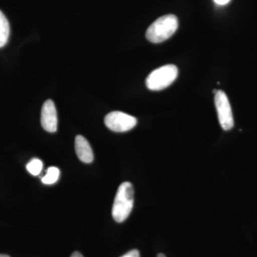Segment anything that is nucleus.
Here are the masks:
<instances>
[{
  "mask_svg": "<svg viewBox=\"0 0 257 257\" xmlns=\"http://www.w3.org/2000/svg\"><path fill=\"white\" fill-rule=\"evenodd\" d=\"M43 164L41 160L39 159H32L31 161L27 165V170L31 175L37 176L40 175L42 172Z\"/></svg>",
  "mask_w": 257,
  "mask_h": 257,
  "instance_id": "nucleus-10",
  "label": "nucleus"
},
{
  "mask_svg": "<svg viewBox=\"0 0 257 257\" xmlns=\"http://www.w3.org/2000/svg\"><path fill=\"white\" fill-rule=\"evenodd\" d=\"M121 257H140V252L138 250L133 249L132 251H128V252L125 253L124 255Z\"/></svg>",
  "mask_w": 257,
  "mask_h": 257,
  "instance_id": "nucleus-11",
  "label": "nucleus"
},
{
  "mask_svg": "<svg viewBox=\"0 0 257 257\" xmlns=\"http://www.w3.org/2000/svg\"><path fill=\"white\" fill-rule=\"evenodd\" d=\"M60 170L57 167H51L47 171L46 175L42 177V181L45 184H53L58 180Z\"/></svg>",
  "mask_w": 257,
  "mask_h": 257,
  "instance_id": "nucleus-9",
  "label": "nucleus"
},
{
  "mask_svg": "<svg viewBox=\"0 0 257 257\" xmlns=\"http://www.w3.org/2000/svg\"><path fill=\"white\" fill-rule=\"evenodd\" d=\"M41 124L44 130L48 133H54L57 132L58 124L57 109L55 103L51 99L45 101L42 106Z\"/></svg>",
  "mask_w": 257,
  "mask_h": 257,
  "instance_id": "nucleus-6",
  "label": "nucleus"
},
{
  "mask_svg": "<svg viewBox=\"0 0 257 257\" xmlns=\"http://www.w3.org/2000/svg\"><path fill=\"white\" fill-rule=\"evenodd\" d=\"M230 1H231V0H214V3H215L216 5H220V6L227 5Z\"/></svg>",
  "mask_w": 257,
  "mask_h": 257,
  "instance_id": "nucleus-12",
  "label": "nucleus"
},
{
  "mask_svg": "<svg viewBox=\"0 0 257 257\" xmlns=\"http://www.w3.org/2000/svg\"><path fill=\"white\" fill-rule=\"evenodd\" d=\"M104 123L111 131L115 133H125L133 130L136 126L138 119L135 116L126 113L115 111L106 115Z\"/></svg>",
  "mask_w": 257,
  "mask_h": 257,
  "instance_id": "nucleus-4",
  "label": "nucleus"
},
{
  "mask_svg": "<svg viewBox=\"0 0 257 257\" xmlns=\"http://www.w3.org/2000/svg\"><path fill=\"white\" fill-rule=\"evenodd\" d=\"M10 27L9 22L0 10V48L5 47L9 40Z\"/></svg>",
  "mask_w": 257,
  "mask_h": 257,
  "instance_id": "nucleus-8",
  "label": "nucleus"
},
{
  "mask_svg": "<svg viewBox=\"0 0 257 257\" xmlns=\"http://www.w3.org/2000/svg\"><path fill=\"white\" fill-rule=\"evenodd\" d=\"M177 77L178 68L174 64H167L149 74L146 79V85L152 91L162 90L175 82Z\"/></svg>",
  "mask_w": 257,
  "mask_h": 257,
  "instance_id": "nucleus-3",
  "label": "nucleus"
},
{
  "mask_svg": "<svg viewBox=\"0 0 257 257\" xmlns=\"http://www.w3.org/2000/svg\"><path fill=\"white\" fill-rule=\"evenodd\" d=\"M178 26V19L175 15H164L157 19L147 29V39L152 43L165 42L175 33Z\"/></svg>",
  "mask_w": 257,
  "mask_h": 257,
  "instance_id": "nucleus-1",
  "label": "nucleus"
},
{
  "mask_svg": "<svg viewBox=\"0 0 257 257\" xmlns=\"http://www.w3.org/2000/svg\"><path fill=\"white\" fill-rule=\"evenodd\" d=\"M70 257H84L82 256V253L79 252V251H74V252L72 253V254L71 255Z\"/></svg>",
  "mask_w": 257,
  "mask_h": 257,
  "instance_id": "nucleus-13",
  "label": "nucleus"
},
{
  "mask_svg": "<svg viewBox=\"0 0 257 257\" xmlns=\"http://www.w3.org/2000/svg\"><path fill=\"white\" fill-rule=\"evenodd\" d=\"M0 257H10L7 254H0Z\"/></svg>",
  "mask_w": 257,
  "mask_h": 257,
  "instance_id": "nucleus-15",
  "label": "nucleus"
},
{
  "mask_svg": "<svg viewBox=\"0 0 257 257\" xmlns=\"http://www.w3.org/2000/svg\"><path fill=\"white\" fill-rule=\"evenodd\" d=\"M214 103L221 127L225 131L231 130L234 126V117L229 99L224 92L217 90L214 97Z\"/></svg>",
  "mask_w": 257,
  "mask_h": 257,
  "instance_id": "nucleus-5",
  "label": "nucleus"
},
{
  "mask_svg": "<svg viewBox=\"0 0 257 257\" xmlns=\"http://www.w3.org/2000/svg\"><path fill=\"white\" fill-rule=\"evenodd\" d=\"M75 151L79 160L84 163L89 164L94 160V154L89 142L82 135H77L75 138Z\"/></svg>",
  "mask_w": 257,
  "mask_h": 257,
  "instance_id": "nucleus-7",
  "label": "nucleus"
},
{
  "mask_svg": "<svg viewBox=\"0 0 257 257\" xmlns=\"http://www.w3.org/2000/svg\"><path fill=\"white\" fill-rule=\"evenodd\" d=\"M157 257H166V256L165 254H163V253H160L157 255Z\"/></svg>",
  "mask_w": 257,
  "mask_h": 257,
  "instance_id": "nucleus-14",
  "label": "nucleus"
},
{
  "mask_svg": "<svg viewBox=\"0 0 257 257\" xmlns=\"http://www.w3.org/2000/svg\"><path fill=\"white\" fill-rule=\"evenodd\" d=\"M134 188L130 182H123L118 188L112 207V216L115 221L121 223L127 219L134 205Z\"/></svg>",
  "mask_w": 257,
  "mask_h": 257,
  "instance_id": "nucleus-2",
  "label": "nucleus"
}]
</instances>
